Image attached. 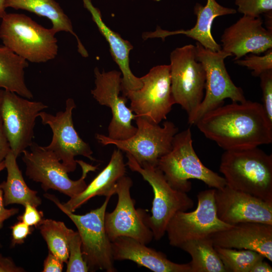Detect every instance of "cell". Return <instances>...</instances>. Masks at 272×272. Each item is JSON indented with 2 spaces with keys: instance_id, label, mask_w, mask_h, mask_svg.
<instances>
[{
  "instance_id": "cell-1",
  "label": "cell",
  "mask_w": 272,
  "mask_h": 272,
  "mask_svg": "<svg viewBox=\"0 0 272 272\" xmlns=\"http://www.w3.org/2000/svg\"><path fill=\"white\" fill-rule=\"evenodd\" d=\"M195 125L225 151L272 143V122L262 104L257 102L246 100L221 106L204 114Z\"/></svg>"
},
{
  "instance_id": "cell-2",
  "label": "cell",
  "mask_w": 272,
  "mask_h": 272,
  "mask_svg": "<svg viewBox=\"0 0 272 272\" xmlns=\"http://www.w3.org/2000/svg\"><path fill=\"white\" fill-rule=\"evenodd\" d=\"M220 171L229 187L272 203V155L257 147L225 151Z\"/></svg>"
},
{
  "instance_id": "cell-3",
  "label": "cell",
  "mask_w": 272,
  "mask_h": 272,
  "mask_svg": "<svg viewBox=\"0 0 272 272\" xmlns=\"http://www.w3.org/2000/svg\"><path fill=\"white\" fill-rule=\"evenodd\" d=\"M174 189L187 192L191 189V179L203 182L209 187L219 189L227 185L225 178L206 167L192 145L190 128L174 136L169 152L162 156L157 166Z\"/></svg>"
},
{
  "instance_id": "cell-4",
  "label": "cell",
  "mask_w": 272,
  "mask_h": 272,
  "mask_svg": "<svg viewBox=\"0 0 272 272\" xmlns=\"http://www.w3.org/2000/svg\"><path fill=\"white\" fill-rule=\"evenodd\" d=\"M56 32L46 28L29 17L6 14L2 19L0 38L4 45L28 62L43 63L58 53Z\"/></svg>"
},
{
  "instance_id": "cell-5",
  "label": "cell",
  "mask_w": 272,
  "mask_h": 272,
  "mask_svg": "<svg viewBox=\"0 0 272 272\" xmlns=\"http://www.w3.org/2000/svg\"><path fill=\"white\" fill-rule=\"evenodd\" d=\"M45 197L53 202L73 221L82 241V251L89 270L117 271L114 265L111 241L105 227V215L111 196H106L103 204L84 215H77L63 208L55 195L45 193Z\"/></svg>"
},
{
  "instance_id": "cell-6",
  "label": "cell",
  "mask_w": 272,
  "mask_h": 272,
  "mask_svg": "<svg viewBox=\"0 0 272 272\" xmlns=\"http://www.w3.org/2000/svg\"><path fill=\"white\" fill-rule=\"evenodd\" d=\"M126 165L131 171L140 174L152 187L154 198L151 215L146 213L145 222L153 232L154 238L159 240L166 233L167 225L173 216L178 212L192 209L194 202L186 192L173 188L157 167L141 166L129 154H126Z\"/></svg>"
},
{
  "instance_id": "cell-7",
  "label": "cell",
  "mask_w": 272,
  "mask_h": 272,
  "mask_svg": "<svg viewBox=\"0 0 272 272\" xmlns=\"http://www.w3.org/2000/svg\"><path fill=\"white\" fill-rule=\"evenodd\" d=\"M22 153L25 164V174L32 180L41 183L45 191L49 189L57 190L70 198L82 192L86 187L85 178L89 172L95 171L98 165L93 166L82 160L77 162L81 167V177L77 180L71 179L68 172L56 157L44 147L33 142Z\"/></svg>"
},
{
  "instance_id": "cell-8",
  "label": "cell",
  "mask_w": 272,
  "mask_h": 272,
  "mask_svg": "<svg viewBox=\"0 0 272 272\" xmlns=\"http://www.w3.org/2000/svg\"><path fill=\"white\" fill-rule=\"evenodd\" d=\"M134 120L136 132L127 139L114 140L99 133L96 135V138L102 145H113L122 152L129 154L141 166L157 167L159 160L171 150L178 128L170 121H165L160 126L142 117L136 116Z\"/></svg>"
},
{
  "instance_id": "cell-9",
  "label": "cell",
  "mask_w": 272,
  "mask_h": 272,
  "mask_svg": "<svg viewBox=\"0 0 272 272\" xmlns=\"http://www.w3.org/2000/svg\"><path fill=\"white\" fill-rule=\"evenodd\" d=\"M171 93L175 104L188 115H194L204 97L206 72L196 58L195 46L192 44L177 47L170 55Z\"/></svg>"
},
{
  "instance_id": "cell-10",
  "label": "cell",
  "mask_w": 272,
  "mask_h": 272,
  "mask_svg": "<svg viewBox=\"0 0 272 272\" xmlns=\"http://www.w3.org/2000/svg\"><path fill=\"white\" fill-rule=\"evenodd\" d=\"M195 46L196 58L206 72V94L194 115L188 120L190 125L195 124L207 112L223 105L227 98L235 102L246 100L242 88L232 82L225 65V59L231 54L222 49L212 51L197 42Z\"/></svg>"
},
{
  "instance_id": "cell-11",
  "label": "cell",
  "mask_w": 272,
  "mask_h": 272,
  "mask_svg": "<svg viewBox=\"0 0 272 272\" xmlns=\"http://www.w3.org/2000/svg\"><path fill=\"white\" fill-rule=\"evenodd\" d=\"M215 191L213 188L199 192L197 206L193 211H180L173 216L166 231L171 246L179 248L186 241L211 237L233 226L218 217Z\"/></svg>"
},
{
  "instance_id": "cell-12",
  "label": "cell",
  "mask_w": 272,
  "mask_h": 272,
  "mask_svg": "<svg viewBox=\"0 0 272 272\" xmlns=\"http://www.w3.org/2000/svg\"><path fill=\"white\" fill-rule=\"evenodd\" d=\"M141 79V88L128 91L122 95L129 100V108L136 116L159 124L167 119L175 104L171 93L170 64L154 66Z\"/></svg>"
},
{
  "instance_id": "cell-13",
  "label": "cell",
  "mask_w": 272,
  "mask_h": 272,
  "mask_svg": "<svg viewBox=\"0 0 272 272\" xmlns=\"http://www.w3.org/2000/svg\"><path fill=\"white\" fill-rule=\"evenodd\" d=\"M48 106L4 90L0 112L11 151L18 158L32 144L36 119Z\"/></svg>"
},
{
  "instance_id": "cell-14",
  "label": "cell",
  "mask_w": 272,
  "mask_h": 272,
  "mask_svg": "<svg viewBox=\"0 0 272 272\" xmlns=\"http://www.w3.org/2000/svg\"><path fill=\"white\" fill-rule=\"evenodd\" d=\"M76 107L74 100L68 98L64 111L57 112L55 115L42 111L38 116L42 123L48 125L52 132L50 143L44 147L54 154L68 173L76 169L75 158L77 156L96 161L90 145L80 138L74 127L72 114Z\"/></svg>"
},
{
  "instance_id": "cell-15",
  "label": "cell",
  "mask_w": 272,
  "mask_h": 272,
  "mask_svg": "<svg viewBox=\"0 0 272 272\" xmlns=\"http://www.w3.org/2000/svg\"><path fill=\"white\" fill-rule=\"evenodd\" d=\"M95 87L91 91L93 97L101 105L110 108L112 118L108 126V137L124 140L133 136L137 128L132 121L136 115L126 104L127 98L120 95L121 73L112 70L100 72L94 69Z\"/></svg>"
},
{
  "instance_id": "cell-16",
  "label": "cell",
  "mask_w": 272,
  "mask_h": 272,
  "mask_svg": "<svg viewBox=\"0 0 272 272\" xmlns=\"http://www.w3.org/2000/svg\"><path fill=\"white\" fill-rule=\"evenodd\" d=\"M132 183L131 178L125 175L117 181L118 201L112 212L105 213V230L111 241L120 236H126L148 244L154 235L145 222V211L134 207L135 201L130 193Z\"/></svg>"
},
{
  "instance_id": "cell-17",
  "label": "cell",
  "mask_w": 272,
  "mask_h": 272,
  "mask_svg": "<svg viewBox=\"0 0 272 272\" xmlns=\"http://www.w3.org/2000/svg\"><path fill=\"white\" fill-rule=\"evenodd\" d=\"M215 201L219 219L231 225L247 222L272 225V203L236 190L228 185L215 189Z\"/></svg>"
},
{
  "instance_id": "cell-18",
  "label": "cell",
  "mask_w": 272,
  "mask_h": 272,
  "mask_svg": "<svg viewBox=\"0 0 272 272\" xmlns=\"http://www.w3.org/2000/svg\"><path fill=\"white\" fill-rule=\"evenodd\" d=\"M261 17L243 15L224 31L222 49L235 56L234 60L252 53L258 54L272 48V32L262 26Z\"/></svg>"
},
{
  "instance_id": "cell-19",
  "label": "cell",
  "mask_w": 272,
  "mask_h": 272,
  "mask_svg": "<svg viewBox=\"0 0 272 272\" xmlns=\"http://www.w3.org/2000/svg\"><path fill=\"white\" fill-rule=\"evenodd\" d=\"M215 246L257 251L272 261V225L237 224L211 236Z\"/></svg>"
},
{
  "instance_id": "cell-20",
  "label": "cell",
  "mask_w": 272,
  "mask_h": 272,
  "mask_svg": "<svg viewBox=\"0 0 272 272\" xmlns=\"http://www.w3.org/2000/svg\"><path fill=\"white\" fill-rule=\"evenodd\" d=\"M114 260H131L154 272H191L189 263L180 264L132 238L120 236L111 241Z\"/></svg>"
},
{
  "instance_id": "cell-21",
  "label": "cell",
  "mask_w": 272,
  "mask_h": 272,
  "mask_svg": "<svg viewBox=\"0 0 272 272\" xmlns=\"http://www.w3.org/2000/svg\"><path fill=\"white\" fill-rule=\"evenodd\" d=\"M196 22L190 29L168 31L157 26L154 32H145L142 35L144 40L148 38H160L163 40L169 36L183 34L197 41L203 47L213 51L222 49L221 45L217 43L212 36L211 28L215 19L219 16L234 14L236 10L224 7L216 0H207L205 6L196 3L194 7Z\"/></svg>"
},
{
  "instance_id": "cell-22",
  "label": "cell",
  "mask_w": 272,
  "mask_h": 272,
  "mask_svg": "<svg viewBox=\"0 0 272 272\" xmlns=\"http://www.w3.org/2000/svg\"><path fill=\"white\" fill-rule=\"evenodd\" d=\"M83 3L84 7L90 12L92 20L99 31L108 42L112 58L120 70L122 75L121 94L124 95L128 91L140 89L143 86L141 79L133 75L129 66V55L133 46L104 23L100 10L93 5L91 0H83Z\"/></svg>"
},
{
  "instance_id": "cell-23",
  "label": "cell",
  "mask_w": 272,
  "mask_h": 272,
  "mask_svg": "<svg viewBox=\"0 0 272 272\" xmlns=\"http://www.w3.org/2000/svg\"><path fill=\"white\" fill-rule=\"evenodd\" d=\"M126 164L124 163L122 151H113L107 166L87 185L79 194L70 198L62 203L63 208L74 212L78 208L95 196H111L116 194L118 180L125 175Z\"/></svg>"
},
{
  "instance_id": "cell-24",
  "label": "cell",
  "mask_w": 272,
  "mask_h": 272,
  "mask_svg": "<svg viewBox=\"0 0 272 272\" xmlns=\"http://www.w3.org/2000/svg\"><path fill=\"white\" fill-rule=\"evenodd\" d=\"M5 5L6 8L23 10L47 18L52 23L51 28L56 33L64 31L75 36L79 53L84 57L88 56L86 49L74 32L70 19L55 0H5Z\"/></svg>"
},
{
  "instance_id": "cell-25",
  "label": "cell",
  "mask_w": 272,
  "mask_h": 272,
  "mask_svg": "<svg viewBox=\"0 0 272 272\" xmlns=\"http://www.w3.org/2000/svg\"><path fill=\"white\" fill-rule=\"evenodd\" d=\"M17 158L11 151L4 159L7 177L6 181L0 184L4 205L19 204L24 206L29 203L37 207L41 204V199L37 196V192L30 188L26 183Z\"/></svg>"
},
{
  "instance_id": "cell-26",
  "label": "cell",
  "mask_w": 272,
  "mask_h": 272,
  "mask_svg": "<svg viewBox=\"0 0 272 272\" xmlns=\"http://www.w3.org/2000/svg\"><path fill=\"white\" fill-rule=\"evenodd\" d=\"M28 61L5 46H0V89L31 99L33 95L25 81Z\"/></svg>"
},
{
  "instance_id": "cell-27",
  "label": "cell",
  "mask_w": 272,
  "mask_h": 272,
  "mask_svg": "<svg viewBox=\"0 0 272 272\" xmlns=\"http://www.w3.org/2000/svg\"><path fill=\"white\" fill-rule=\"evenodd\" d=\"M191 257V272H226L211 237L191 240L179 247Z\"/></svg>"
},
{
  "instance_id": "cell-28",
  "label": "cell",
  "mask_w": 272,
  "mask_h": 272,
  "mask_svg": "<svg viewBox=\"0 0 272 272\" xmlns=\"http://www.w3.org/2000/svg\"><path fill=\"white\" fill-rule=\"evenodd\" d=\"M49 252L66 263L69 258V235L71 229L63 222L42 219L38 226Z\"/></svg>"
},
{
  "instance_id": "cell-29",
  "label": "cell",
  "mask_w": 272,
  "mask_h": 272,
  "mask_svg": "<svg viewBox=\"0 0 272 272\" xmlns=\"http://www.w3.org/2000/svg\"><path fill=\"white\" fill-rule=\"evenodd\" d=\"M215 248L226 272H249L252 266L257 261L265 258L259 252L251 250L217 246H215Z\"/></svg>"
},
{
  "instance_id": "cell-30",
  "label": "cell",
  "mask_w": 272,
  "mask_h": 272,
  "mask_svg": "<svg viewBox=\"0 0 272 272\" xmlns=\"http://www.w3.org/2000/svg\"><path fill=\"white\" fill-rule=\"evenodd\" d=\"M69 258L67 272H87L88 265L82 251V241L78 232L71 229L69 235Z\"/></svg>"
},
{
  "instance_id": "cell-31",
  "label": "cell",
  "mask_w": 272,
  "mask_h": 272,
  "mask_svg": "<svg viewBox=\"0 0 272 272\" xmlns=\"http://www.w3.org/2000/svg\"><path fill=\"white\" fill-rule=\"evenodd\" d=\"M265 52L262 56L252 53L246 55L243 59L234 60V62L251 70L253 76L259 77L263 72L272 70V48Z\"/></svg>"
},
{
  "instance_id": "cell-32",
  "label": "cell",
  "mask_w": 272,
  "mask_h": 272,
  "mask_svg": "<svg viewBox=\"0 0 272 272\" xmlns=\"http://www.w3.org/2000/svg\"><path fill=\"white\" fill-rule=\"evenodd\" d=\"M238 12L254 17L272 12V0H236Z\"/></svg>"
},
{
  "instance_id": "cell-33",
  "label": "cell",
  "mask_w": 272,
  "mask_h": 272,
  "mask_svg": "<svg viewBox=\"0 0 272 272\" xmlns=\"http://www.w3.org/2000/svg\"><path fill=\"white\" fill-rule=\"evenodd\" d=\"M262 94V106L272 122V70L265 71L259 76Z\"/></svg>"
},
{
  "instance_id": "cell-34",
  "label": "cell",
  "mask_w": 272,
  "mask_h": 272,
  "mask_svg": "<svg viewBox=\"0 0 272 272\" xmlns=\"http://www.w3.org/2000/svg\"><path fill=\"white\" fill-rule=\"evenodd\" d=\"M24 207V212L22 215L18 217V220L30 227L38 226L43 219V212L38 211L37 207L29 203H26Z\"/></svg>"
},
{
  "instance_id": "cell-35",
  "label": "cell",
  "mask_w": 272,
  "mask_h": 272,
  "mask_svg": "<svg viewBox=\"0 0 272 272\" xmlns=\"http://www.w3.org/2000/svg\"><path fill=\"white\" fill-rule=\"evenodd\" d=\"M12 232V242L13 246L16 244H21L31 233V227L19 221L10 227Z\"/></svg>"
},
{
  "instance_id": "cell-36",
  "label": "cell",
  "mask_w": 272,
  "mask_h": 272,
  "mask_svg": "<svg viewBox=\"0 0 272 272\" xmlns=\"http://www.w3.org/2000/svg\"><path fill=\"white\" fill-rule=\"evenodd\" d=\"M5 168L4 160L0 162V172ZM19 212L17 208L6 209L4 203L3 192L0 187V229L4 222ZM1 247V245H0Z\"/></svg>"
},
{
  "instance_id": "cell-37",
  "label": "cell",
  "mask_w": 272,
  "mask_h": 272,
  "mask_svg": "<svg viewBox=\"0 0 272 272\" xmlns=\"http://www.w3.org/2000/svg\"><path fill=\"white\" fill-rule=\"evenodd\" d=\"M63 262L51 252L44 261L43 272H61L63 270Z\"/></svg>"
},
{
  "instance_id": "cell-38",
  "label": "cell",
  "mask_w": 272,
  "mask_h": 272,
  "mask_svg": "<svg viewBox=\"0 0 272 272\" xmlns=\"http://www.w3.org/2000/svg\"><path fill=\"white\" fill-rule=\"evenodd\" d=\"M25 269L16 265L13 259L0 253V272H24Z\"/></svg>"
},
{
  "instance_id": "cell-39",
  "label": "cell",
  "mask_w": 272,
  "mask_h": 272,
  "mask_svg": "<svg viewBox=\"0 0 272 272\" xmlns=\"http://www.w3.org/2000/svg\"><path fill=\"white\" fill-rule=\"evenodd\" d=\"M11 151L10 145L4 128L0 112V162L4 160Z\"/></svg>"
},
{
  "instance_id": "cell-40",
  "label": "cell",
  "mask_w": 272,
  "mask_h": 272,
  "mask_svg": "<svg viewBox=\"0 0 272 272\" xmlns=\"http://www.w3.org/2000/svg\"><path fill=\"white\" fill-rule=\"evenodd\" d=\"M272 267L264 259L257 261L251 268L249 272H271Z\"/></svg>"
},
{
  "instance_id": "cell-41",
  "label": "cell",
  "mask_w": 272,
  "mask_h": 272,
  "mask_svg": "<svg viewBox=\"0 0 272 272\" xmlns=\"http://www.w3.org/2000/svg\"><path fill=\"white\" fill-rule=\"evenodd\" d=\"M266 29L272 32V12L264 14Z\"/></svg>"
},
{
  "instance_id": "cell-42",
  "label": "cell",
  "mask_w": 272,
  "mask_h": 272,
  "mask_svg": "<svg viewBox=\"0 0 272 272\" xmlns=\"http://www.w3.org/2000/svg\"><path fill=\"white\" fill-rule=\"evenodd\" d=\"M6 9L5 0H0V19H2L7 14Z\"/></svg>"
},
{
  "instance_id": "cell-43",
  "label": "cell",
  "mask_w": 272,
  "mask_h": 272,
  "mask_svg": "<svg viewBox=\"0 0 272 272\" xmlns=\"http://www.w3.org/2000/svg\"><path fill=\"white\" fill-rule=\"evenodd\" d=\"M3 92H4L3 89H0V103H1L3 95Z\"/></svg>"
}]
</instances>
